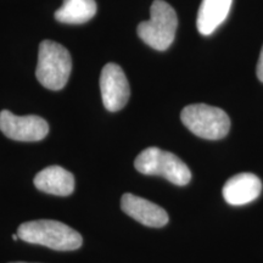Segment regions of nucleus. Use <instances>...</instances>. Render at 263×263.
<instances>
[{"instance_id": "nucleus-10", "label": "nucleus", "mask_w": 263, "mask_h": 263, "mask_svg": "<svg viewBox=\"0 0 263 263\" xmlns=\"http://www.w3.org/2000/svg\"><path fill=\"white\" fill-rule=\"evenodd\" d=\"M34 185L43 193L57 196H68L74 190V177L60 166H50L34 177Z\"/></svg>"}, {"instance_id": "nucleus-4", "label": "nucleus", "mask_w": 263, "mask_h": 263, "mask_svg": "<svg viewBox=\"0 0 263 263\" xmlns=\"http://www.w3.org/2000/svg\"><path fill=\"white\" fill-rule=\"evenodd\" d=\"M138 172L146 176H160L176 185H186L192 179V172L185 163L168 151L159 147H147L134 161Z\"/></svg>"}, {"instance_id": "nucleus-7", "label": "nucleus", "mask_w": 263, "mask_h": 263, "mask_svg": "<svg viewBox=\"0 0 263 263\" xmlns=\"http://www.w3.org/2000/svg\"><path fill=\"white\" fill-rule=\"evenodd\" d=\"M100 90L104 106L107 111L122 110L129 100L130 89L126 74L116 64L105 65L100 74Z\"/></svg>"}, {"instance_id": "nucleus-12", "label": "nucleus", "mask_w": 263, "mask_h": 263, "mask_svg": "<svg viewBox=\"0 0 263 263\" xmlns=\"http://www.w3.org/2000/svg\"><path fill=\"white\" fill-rule=\"evenodd\" d=\"M97 14L94 0H64V4L55 12L59 22L67 25H82Z\"/></svg>"}, {"instance_id": "nucleus-14", "label": "nucleus", "mask_w": 263, "mask_h": 263, "mask_svg": "<svg viewBox=\"0 0 263 263\" xmlns=\"http://www.w3.org/2000/svg\"><path fill=\"white\" fill-rule=\"evenodd\" d=\"M12 239H14V240H18L20 238H18L17 234H14V235H12Z\"/></svg>"}, {"instance_id": "nucleus-9", "label": "nucleus", "mask_w": 263, "mask_h": 263, "mask_svg": "<svg viewBox=\"0 0 263 263\" xmlns=\"http://www.w3.org/2000/svg\"><path fill=\"white\" fill-rule=\"evenodd\" d=\"M262 192V183L256 174L239 173L227 180L223 197L229 205L241 206L257 199Z\"/></svg>"}, {"instance_id": "nucleus-1", "label": "nucleus", "mask_w": 263, "mask_h": 263, "mask_svg": "<svg viewBox=\"0 0 263 263\" xmlns=\"http://www.w3.org/2000/svg\"><path fill=\"white\" fill-rule=\"evenodd\" d=\"M17 235L29 244L47 246L57 251H73L83 244L80 233L65 223L51 219L22 223L17 229Z\"/></svg>"}, {"instance_id": "nucleus-13", "label": "nucleus", "mask_w": 263, "mask_h": 263, "mask_svg": "<svg viewBox=\"0 0 263 263\" xmlns=\"http://www.w3.org/2000/svg\"><path fill=\"white\" fill-rule=\"evenodd\" d=\"M256 72H257L258 80L263 83V47H262L261 54H259V59L257 62V70H256Z\"/></svg>"}, {"instance_id": "nucleus-8", "label": "nucleus", "mask_w": 263, "mask_h": 263, "mask_svg": "<svg viewBox=\"0 0 263 263\" xmlns=\"http://www.w3.org/2000/svg\"><path fill=\"white\" fill-rule=\"evenodd\" d=\"M121 209L132 218L146 227L161 228L168 223V215L162 207L133 194H124L121 199Z\"/></svg>"}, {"instance_id": "nucleus-15", "label": "nucleus", "mask_w": 263, "mask_h": 263, "mask_svg": "<svg viewBox=\"0 0 263 263\" xmlns=\"http://www.w3.org/2000/svg\"><path fill=\"white\" fill-rule=\"evenodd\" d=\"M10 263H28V262H10Z\"/></svg>"}, {"instance_id": "nucleus-2", "label": "nucleus", "mask_w": 263, "mask_h": 263, "mask_svg": "<svg viewBox=\"0 0 263 263\" xmlns=\"http://www.w3.org/2000/svg\"><path fill=\"white\" fill-rule=\"evenodd\" d=\"M72 70V59L67 49L59 43L44 41L39 45L35 76L43 87L60 90L67 83Z\"/></svg>"}, {"instance_id": "nucleus-3", "label": "nucleus", "mask_w": 263, "mask_h": 263, "mask_svg": "<svg viewBox=\"0 0 263 263\" xmlns=\"http://www.w3.org/2000/svg\"><path fill=\"white\" fill-rule=\"evenodd\" d=\"M178 18L174 9L163 0H155L150 8V20L138 26V35L155 50H167L176 37Z\"/></svg>"}, {"instance_id": "nucleus-5", "label": "nucleus", "mask_w": 263, "mask_h": 263, "mask_svg": "<svg viewBox=\"0 0 263 263\" xmlns=\"http://www.w3.org/2000/svg\"><path fill=\"white\" fill-rule=\"evenodd\" d=\"M180 120L195 136L218 140L229 133L230 120L222 108L206 104L188 105L183 108Z\"/></svg>"}, {"instance_id": "nucleus-6", "label": "nucleus", "mask_w": 263, "mask_h": 263, "mask_svg": "<svg viewBox=\"0 0 263 263\" xmlns=\"http://www.w3.org/2000/svg\"><path fill=\"white\" fill-rule=\"evenodd\" d=\"M0 130L9 139L16 141H39L49 133V124L44 118L28 115L16 116L8 110L0 112Z\"/></svg>"}, {"instance_id": "nucleus-11", "label": "nucleus", "mask_w": 263, "mask_h": 263, "mask_svg": "<svg viewBox=\"0 0 263 263\" xmlns=\"http://www.w3.org/2000/svg\"><path fill=\"white\" fill-rule=\"evenodd\" d=\"M233 0H202L197 12V31L211 35L228 17Z\"/></svg>"}]
</instances>
